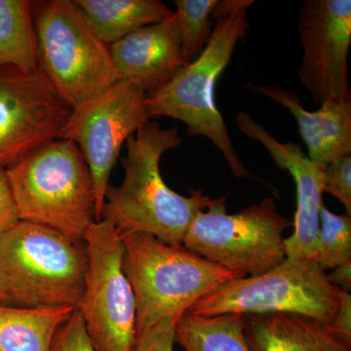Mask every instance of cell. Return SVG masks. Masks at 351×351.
<instances>
[{"mask_svg":"<svg viewBox=\"0 0 351 351\" xmlns=\"http://www.w3.org/2000/svg\"><path fill=\"white\" fill-rule=\"evenodd\" d=\"M0 66L38 69V40L29 0H0Z\"/></svg>","mask_w":351,"mask_h":351,"instance_id":"obj_20","label":"cell"},{"mask_svg":"<svg viewBox=\"0 0 351 351\" xmlns=\"http://www.w3.org/2000/svg\"><path fill=\"white\" fill-rule=\"evenodd\" d=\"M20 221L48 226L75 241L96 221L89 166L80 147L55 138L5 168Z\"/></svg>","mask_w":351,"mask_h":351,"instance_id":"obj_2","label":"cell"},{"mask_svg":"<svg viewBox=\"0 0 351 351\" xmlns=\"http://www.w3.org/2000/svg\"><path fill=\"white\" fill-rule=\"evenodd\" d=\"M218 0H175L176 22L179 31L182 56L186 64L202 54L213 32L212 10Z\"/></svg>","mask_w":351,"mask_h":351,"instance_id":"obj_21","label":"cell"},{"mask_svg":"<svg viewBox=\"0 0 351 351\" xmlns=\"http://www.w3.org/2000/svg\"><path fill=\"white\" fill-rule=\"evenodd\" d=\"M323 193L336 197L351 215V156L341 157L323 170Z\"/></svg>","mask_w":351,"mask_h":351,"instance_id":"obj_23","label":"cell"},{"mask_svg":"<svg viewBox=\"0 0 351 351\" xmlns=\"http://www.w3.org/2000/svg\"><path fill=\"white\" fill-rule=\"evenodd\" d=\"M292 226L272 197L237 214L226 213V197L215 198L193 219L182 246L242 276H258L285 260L283 233Z\"/></svg>","mask_w":351,"mask_h":351,"instance_id":"obj_8","label":"cell"},{"mask_svg":"<svg viewBox=\"0 0 351 351\" xmlns=\"http://www.w3.org/2000/svg\"><path fill=\"white\" fill-rule=\"evenodd\" d=\"M147 95L138 85L119 80L106 91L71 108L57 138L75 143L93 178L96 221H101L105 196L122 145L149 121Z\"/></svg>","mask_w":351,"mask_h":351,"instance_id":"obj_10","label":"cell"},{"mask_svg":"<svg viewBox=\"0 0 351 351\" xmlns=\"http://www.w3.org/2000/svg\"><path fill=\"white\" fill-rule=\"evenodd\" d=\"M71 110L39 69L0 66V168L57 138Z\"/></svg>","mask_w":351,"mask_h":351,"instance_id":"obj_11","label":"cell"},{"mask_svg":"<svg viewBox=\"0 0 351 351\" xmlns=\"http://www.w3.org/2000/svg\"><path fill=\"white\" fill-rule=\"evenodd\" d=\"M351 261V218L337 215L323 204L319 215L316 262L321 269L335 267Z\"/></svg>","mask_w":351,"mask_h":351,"instance_id":"obj_22","label":"cell"},{"mask_svg":"<svg viewBox=\"0 0 351 351\" xmlns=\"http://www.w3.org/2000/svg\"><path fill=\"white\" fill-rule=\"evenodd\" d=\"M247 89L276 101L294 115L311 161L324 170L351 154V94L324 101L319 110L308 112L295 92L251 83Z\"/></svg>","mask_w":351,"mask_h":351,"instance_id":"obj_15","label":"cell"},{"mask_svg":"<svg viewBox=\"0 0 351 351\" xmlns=\"http://www.w3.org/2000/svg\"><path fill=\"white\" fill-rule=\"evenodd\" d=\"M181 145L177 127L162 129L151 120L141 126L126 141L124 180L119 186H108L101 219L112 221L119 233L142 232L164 243L182 245L191 221L212 198L200 189L179 195L163 181L161 157Z\"/></svg>","mask_w":351,"mask_h":351,"instance_id":"obj_1","label":"cell"},{"mask_svg":"<svg viewBox=\"0 0 351 351\" xmlns=\"http://www.w3.org/2000/svg\"><path fill=\"white\" fill-rule=\"evenodd\" d=\"M177 321L174 318H164L137 332L130 351H175Z\"/></svg>","mask_w":351,"mask_h":351,"instance_id":"obj_25","label":"cell"},{"mask_svg":"<svg viewBox=\"0 0 351 351\" xmlns=\"http://www.w3.org/2000/svg\"><path fill=\"white\" fill-rule=\"evenodd\" d=\"M339 304L341 290L330 283L326 271L315 260L286 258L265 274L221 284L198 300L186 313H299L331 326Z\"/></svg>","mask_w":351,"mask_h":351,"instance_id":"obj_7","label":"cell"},{"mask_svg":"<svg viewBox=\"0 0 351 351\" xmlns=\"http://www.w3.org/2000/svg\"><path fill=\"white\" fill-rule=\"evenodd\" d=\"M38 69L69 108L119 82L110 47L95 36L75 0L32 1Z\"/></svg>","mask_w":351,"mask_h":351,"instance_id":"obj_6","label":"cell"},{"mask_svg":"<svg viewBox=\"0 0 351 351\" xmlns=\"http://www.w3.org/2000/svg\"><path fill=\"white\" fill-rule=\"evenodd\" d=\"M87 270L76 307L96 351H130L136 339V302L123 269L121 233L112 221H95L84 235Z\"/></svg>","mask_w":351,"mask_h":351,"instance_id":"obj_9","label":"cell"},{"mask_svg":"<svg viewBox=\"0 0 351 351\" xmlns=\"http://www.w3.org/2000/svg\"><path fill=\"white\" fill-rule=\"evenodd\" d=\"M51 351H96L77 309L57 330Z\"/></svg>","mask_w":351,"mask_h":351,"instance_id":"obj_24","label":"cell"},{"mask_svg":"<svg viewBox=\"0 0 351 351\" xmlns=\"http://www.w3.org/2000/svg\"><path fill=\"white\" fill-rule=\"evenodd\" d=\"M73 306L21 307L0 302V351H51Z\"/></svg>","mask_w":351,"mask_h":351,"instance_id":"obj_18","label":"cell"},{"mask_svg":"<svg viewBox=\"0 0 351 351\" xmlns=\"http://www.w3.org/2000/svg\"><path fill=\"white\" fill-rule=\"evenodd\" d=\"M123 269L136 302V334L164 318L179 320L198 300L241 274L182 245L142 232L121 233Z\"/></svg>","mask_w":351,"mask_h":351,"instance_id":"obj_4","label":"cell"},{"mask_svg":"<svg viewBox=\"0 0 351 351\" xmlns=\"http://www.w3.org/2000/svg\"><path fill=\"white\" fill-rule=\"evenodd\" d=\"M249 29L247 12L219 18L202 54L165 86L147 95L151 119L167 117L188 126L189 136L209 138L218 147L235 177L249 178L237 156L225 121L217 108L215 88L225 71L239 41H244Z\"/></svg>","mask_w":351,"mask_h":351,"instance_id":"obj_5","label":"cell"},{"mask_svg":"<svg viewBox=\"0 0 351 351\" xmlns=\"http://www.w3.org/2000/svg\"><path fill=\"white\" fill-rule=\"evenodd\" d=\"M19 221L17 208L7 181L5 168H0V239Z\"/></svg>","mask_w":351,"mask_h":351,"instance_id":"obj_26","label":"cell"},{"mask_svg":"<svg viewBox=\"0 0 351 351\" xmlns=\"http://www.w3.org/2000/svg\"><path fill=\"white\" fill-rule=\"evenodd\" d=\"M253 0H223L217 1L216 5L212 10L211 20L219 19V18L228 17L239 12H247L249 7L254 4Z\"/></svg>","mask_w":351,"mask_h":351,"instance_id":"obj_28","label":"cell"},{"mask_svg":"<svg viewBox=\"0 0 351 351\" xmlns=\"http://www.w3.org/2000/svg\"><path fill=\"white\" fill-rule=\"evenodd\" d=\"M304 55L299 76L316 103L351 94L348 53L350 0H306L300 11Z\"/></svg>","mask_w":351,"mask_h":351,"instance_id":"obj_12","label":"cell"},{"mask_svg":"<svg viewBox=\"0 0 351 351\" xmlns=\"http://www.w3.org/2000/svg\"><path fill=\"white\" fill-rule=\"evenodd\" d=\"M87 25L106 45L147 25L170 19L175 11L160 0H75Z\"/></svg>","mask_w":351,"mask_h":351,"instance_id":"obj_17","label":"cell"},{"mask_svg":"<svg viewBox=\"0 0 351 351\" xmlns=\"http://www.w3.org/2000/svg\"><path fill=\"white\" fill-rule=\"evenodd\" d=\"M332 331L351 341V295L341 290V304L331 326Z\"/></svg>","mask_w":351,"mask_h":351,"instance_id":"obj_27","label":"cell"},{"mask_svg":"<svg viewBox=\"0 0 351 351\" xmlns=\"http://www.w3.org/2000/svg\"><path fill=\"white\" fill-rule=\"evenodd\" d=\"M237 124L246 137L261 143L276 165L288 171L295 181L297 211L293 223L294 232L284 240L286 258L316 261L320 209L324 204L323 170L309 159L299 145L279 142L249 113H239Z\"/></svg>","mask_w":351,"mask_h":351,"instance_id":"obj_13","label":"cell"},{"mask_svg":"<svg viewBox=\"0 0 351 351\" xmlns=\"http://www.w3.org/2000/svg\"><path fill=\"white\" fill-rule=\"evenodd\" d=\"M0 302H3V304H8V301H7L6 295H4L3 293H2L1 290H0Z\"/></svg>","mask_w":351,"mask_h":351,"instance_id":"obj_30","label":"cell"},{"mask_svg":"<svg viewBox=\"0 0 351 351\" xmlns=\"http://www.w3.org/2000/svg\"><path fill=\"white\" fill-rule=\"evenodd\" d=\"M119 80L138 85L145 94L158 91L186 66L175 14L147 25L110 46Z\"/></svg>","mask_w":351,"mask_h":351,"instance_id":"obj_14","label":"cell"},{"mask_svg":"<svg viewBox=\"0 0 351 351\" xmlns=\"http://www.w3.org/2000/svg\"><path fill=\"white\" fill-rule=\"evenodd\" d=\"M328 280L339 290L350 292L351 261L335 267L331 274H327Z\"/></svg>","mask_w":351,"mask_h":351,"instance_id":"obj_29","label":"cell"},{"mask_svg":"<svg viewBox=\"0 0 351 351\" xmlns=\"http://www.w3.org/2000/svg\"><path fill=\"white\" fill-rule=\"evenodd\" d=\"M175 335L184 351H252L240 314L186 313L176 323Z\"/></svg>","mask_w":351,"mask_h":351,"instance_id":"obj_19","label":"cell"},{"mask_svg":"<svg viewBox=\"0 0 351 351\" xmlns=\"http://www.w3.org/2000/svg\"><path fill=\"white\" fill-rule=\"evenodd\" d=\"M84 242L19 221L0 239V290L9 304L77 307L87 270Z\"/></svg>","mask_w":351,"mask_h":351,"instance_id":"obj_3","label":"cell"},{"mask_svg":"<svg viewBox=\"0 0 351 351\" xmlns=\"http://www.w3.org/2000/svg\"><path fill=\"white\" fill-rule=\"evenodd\" d=\"M243 318L252 351H351V341L311 316L276 313Z\"/></svg>","mask_w":351,"mask_h":351,"instance_id":"obj_16","label":"cell"}]
</instances>
